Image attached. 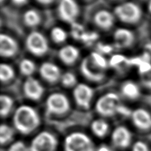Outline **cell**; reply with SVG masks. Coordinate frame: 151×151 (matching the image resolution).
<instances>
[{
	"mask_svg": "<svg viewBox=\"0 0 151 151\" xmlns=\"http://www.w3.org/2000/svg\"><path fill=\"white\" fill-rule=\"evenodd\" d=\"M71 34L75 39L81 41L83 35L86 33V30L83 26L81 24L74 22L71 24Z\"/></svg>",
	"mask_w": 151,
	"mask_h": 151,
	"instance_id": "cell-31",
	"label": "cell"
},
{
	"mask_svg": "<svg viewBox=\"0 0 151 151\" xmlns=\"http://www.w3.org/2000/svg\"><path fill=\"white\" fill-rule=\"evenodd\" d=\"M57 10L60 20L71 24L76 22L80 14L79 5L75 0H60Z\"/></svg>",
	"mask_w": 151,
	"mask_h": 151,
	"instance_id": "cell-9",
	"label": "cell"
},
{
	"mask_svg": "<svg viewBox=\"0 0 151 151\" xmlns=\"http://www.w3.org/2000/svg\"><path fill=\"white\" fill-rule=\"evenodd\" d=\"M63 151H96L97 146L90 136L82 131H73L64 137Z\"/></svg>",
	"mask_w": 151,
	"mask_h": 151,
	"instance_id": "cell-2",
	"label": "cell"
},
{
	"mask_svg": "<svg viewBox=\"0 0 151 151\" xmlns=\"http://www.w3.org/2000/svg\"><path fill=\"white\" fill-rule=\"evenodd\" d=\"M137 67L142 85L151 89V63L143 60Z\"/></svg>",
	"mask_w": 151,
	"mask_h": 151,
	"instance_id": "cell-21",
	"label": "cell"
},
{
	"mask_svg": "<svg viewBox=\"0 0 151 151\" xmlns=\"http://www.w3.org/2000/svg\"><path fill=\"white\" fill-rule=\"evenodd\" d=\"M86 1H90V0H86Z\"/></svg>",
	"mask_w": 151,
	"mask_h": 151,
	"instance_id": "cell-42",
	"label": "cell"
},
{
	"mask_svg": "<svg viewBox=\"0 0 151 151\" xmlns=\"http://www.w3.org/2000/svg\"><path fill=\"white\" fill-rule=\"evenodd\" d=\"M111 145L117 150L130 149L133 143V135L131 131L124 125L116 126L110 136Z\"/></svg>",
	"mask_w": 151,
	"mask_h": 151,
	"instance_id": "cell-5",
	"label": "cell"
},
{
	"mask_svg": "<svg viewBox=\"0 0 151 151\" xmlns=\"http://www.w3.org/2000/svg\"><path fill=\"white\" fill-rule=\"evenodd\" d=\"M127 59L124 55H115L112 57L111 59H110L109 64L111 66L113 67H116L119 66L120 65L124 63H127Z\"/></svg>",
	"mask_w": 151,
	"mask_h": 151,
	"instance_id": "cell-33",
	"label": "cell"
},
{
	"mask_svg": "<svg viewBox=\"0 0 151 151\" xmlns=\"http://www.w3.org/2000/svg\"><path fill=\"white\" fill-rule=\"evenodd\" d=\"M29 146L31 151H57L59 140L52 132L42 131L33 137Z\"/></svg>",
	"mask_w": 151,
	"mask_h": 151,
	"instance_id": "cell-3",
	"label": "cell"
},
{
	"mask_svg": "<svg viewBox=\"0 0 151 151\" xmlns=\"http://www.w3.org/2000/svg\"><path fill=\"white\" fill-rule=\"evenodd\" d=\"M93 90L90 86L80 83L74 89L73 97L76 103L83 109H88L92 101Z\"/></svg>",
	"mask_w": 151,
	"mask_h": 151,
	"instance_id": "cell-10",
	"label": "cell"
},
{
	"mask_svg": "<svg viewBox=\"0 0 151 151\" xmlns=\"http://www.w3.org/2000/svg\"><path fill=\"white\" fill-rule=\"evenodd\" d=\"M120 104L119 98L117 94L108 93L101 96L97 101L96 110L102 117H111L117 114Z\"/></svg>",
	"mask_w": 151,
	"mask_h": 151,
	"instance_id": "cell-6",
	"label": "cell"
},
{
	"mask_svg": "<svg viewBox=\"0 0 151 151\" xmlns=\"http://www.w3.org/2000/svg\"><path fill=\"white\" fill-rule=\"evenodd\" d=\"M41 21V15L35 9H29L24 13L23 21L29 28H36L40 25Z\"/></svg>",
	"mask_w": 151,
	"mask_h": 151,
	"instance_id": "cell-23",
	"label": "cell"
},
{
	"mask_svg": "<svg viewBox=\"0 0 151 151\" xmlns=\"http://www.w3.org/2000/svg\"><path fill=\"white\" fill-rule=\"evenodd\" d=\"M121 93L124 97L131 100H134L139 97L141 95V91L137 83L133 81H127L121 86Z\"/></svg>",
	"mask_w": 151,
	"mask_h": 151,
	"instance_id": "cell-22",
	"label": "cell"
},
{
	"mask_svg": "<svg viewBox=\"0 0 151 151\" xmlns=\"http://www.w3.org/2000/svg\"><path fill=\"white\" fill-rule=\"evenodd\" d=\"M18 51L19 45L17 41L9 35L1 33L0 36V55L2 57H13Z\"/></svg>",
	"mask_w": 151,
	"mask_h": 151,
	"instance_id": "cell-15",
	"label": "cell"
},
{
	"mask_svg": "<svg viewBox=\"0 0 151 151\" xmlns=\"http://www.w3.org/2000/svg\"><path fill=\"white\" fill-rule=\"evenodd\" d=\"M113 38L115 45L120 48H127L133 44L134 36L128 29L119 28L114 32Z\"/></svg>",
	"mask_w": 151,
	"mask_h": 151,
	"instance_id": "cell-16",
	"label": "cell"
},
{
	"mask_svg": "<svg viewBox=\"0 0 151 151\" xmlns=\"http://www.w3.org/2000/svg\"><path fill=\"white\" fill-rule=\"evenodd\" d=\"M99 49L100 50V51H102V52H104V53H109L111 51V48L109 45H103V44H101L99 46Z\"/></svg>",
	"mask_w": 151,
	"mask_h": 151,
	"instance_id": "cell-37",
	"label": "cell"
},
{
	"mask_svg": "<svg viewBox=\"0 0 151 151\" xmlns=\"http://www.w3.org/2000/svg\"><path fill=\"white\" fill-rule=\"evenodd\" d=\"M131 151H151V147L142 140L134 141L130 149Z\"/></svg>",
	"mask_w": 151,
	"mask_h": 151,
	"instance_id": "cell-32",
	"label": "cell"
},
{
	"mask_svg": "<svg viewBox=\"0 0 151 151\" xmlns=\"http://www.w3.org/2000/svg\"><path fill=\"white\" fill-rule=\"evenodd\" d=\"M98 34L96 33V32H87L86 31V33L83 35L82 40L81 41H82L86 44H90L93 43V41H96L98 38Z\"/></svg>",
	"mask_w": 151,
	"mask_h": 151,
	"instance_id": "cell-34",
	"label": "cell"
},
{
	"mask_svg": "<svg viewBox=\"0 0 151 151\" xmlns=\"http://www.w3.org/2000/svg\"><path fill=\"white\" fill-rule=\"evenodd\" d=\"M23 93L31 101H39L44 94V87L39 81L33 77L27 78L23 83Z\"/></svg>",
	"mask_w": 151,
	"mask_h": 151,
	"instance_id": "cell-13",
	"label": "cell"
},
{
	"mask_svg": "<svg viewBox=\"0 0 151 151\" xmlns=\"http://www.w3.org/2000/svg\"><path fill=\"white\" fill-rule=\"evenodd\" d=\"M148 9H149V11L151 13V0H149V4H148Z\"/></svg>",
	"mask_w": 151,
	"mask_h": 151,
	"instance_id": "cell-40",
	"label": "cell"
},
{
	"mask_svg": "<svg viewBox=\"0 0 151 151\" xmlns=\"http://www.w3.org/2000/svg\"><path fill=\"white\" fill-rule=\"evenodd\" d=\"M60 81L62 85L66 88H70L74 86L76 87L77 85V78L76 75L71 72H66L62 75Z\"/></svg>",
	"mask_w": 151,
	"mask_h": 151,
	"instance_id": "cell-29",
	"label": "cell"
},
{
	"mask_svg": "<svg viewBox=\"0 0 151 151\" xmlns=\"http://www.w3.org/2000/svg\"><path fill=\"white\" fill-rule=\"evenodd\" d=\"M4 0H1V4H3V3H4Z\"/></svg>",
	"mask_w": 151,
	"mask_h": 151,
	"instance_id": "cell-41",
	"label": "cell"
},
{
	"mask_svg": "<svg viewBox=\"0 0 151 151\" xmlns=\"http://www.w3.org/2000/svg\"><path fill=\"white\" fill-rule=\"evenodd\" d=\"M90 130L94 136L102 139L108 135L110 127L109 123L106 120L103 118H97L91 122Z\"/></svg>",
	"mask_w": 151,
	"mask_h": 151,
	"instance_id": "cell-19",
	"label": "cell"
},
{
	"mask_svg": "<svg viewBox=\"0 0 151 151\" xmlns=\"http://www.w3.org/2000/svg\"><path fill=\"white\" fill-rule=\"evenodd\" d=\"M15 77V71L13 67L7 63L0 65V79L2 83H7Z\"/></svg>",
	"mask_w": 151,
	"mask_h": 151,
	"instance_id": "cell-26",
	"label": "cell"
},
{
	"mask_svg": "<svg viewBox=\"0 0 151 151\" xmlns=\"http://www.w3.org/2000/svg\"><path fill=\"white\" fill-rule=\"evenodd\" d=\"M19 71L21 73L27 77H32L36 70V65L29 59H23L19 63Z\"/></svg>",
	"mask_w": 151,
	"mask_h": 151,
	"instance_id": "cell-25",
	"label": "cell"
},
{
	"mask_svg": "<svg viewBox=\"0 0 151 151\" xmlns=\"http://www.w3.org/2000/svg\"><path fill=\"white\" fill-rule=\"evenodd\" d=\"M13 125L17 133L25 136L30 135L40 126V118L33 107L21 105L13 114Z\"/></svg>",
	"mask_w": 151,
	"mask_h": 151,
	"instance_id": "cell-1",
	"label": "cell"
},
{
	"mask_svg": "<svg viewBox=\"0 0 151 151\" xmlns=\"http://www.w3.org/2000/svg\"><path fill=\"white\" fill-rule=\"evenodd\" d=\"M96 151H117L111 144H101L97 146Z\"/></svg>",
	"mask_w": 151,
	"mask_h": 151,
	"instance_id": "cell-36",
	"label": "cell"
},
{
	"mask_svg": "<svg viewBox=\"0 0 151 151\" xmlns=\"http://www.w3.org/2000/svg\"><path fill=\"white\" fill-rule=\"evenodd\" d=\"M36 1L41 5H50L51 4H52V3L54 1H55L56 0H36Z\"/></svg>",
	"mask_w": 151,
	"mask_h": 151,
	"instance_id": "cell-39",
	"label": "cell"
},
{
	"mask_svg": "<svg viewBox=\"0 0 151 151\" xmlns=\"http://www.w3.org/2000/svg\"><path fill=\"white\" fill-rule=\"evenodd\" d=\"M114 13L121 21L127 24H135L141 20L142 12L138 5L128 1L117 5Z\"/></svg>",
	"mask_w": 151,
	"mask_h": 151,
	"instance_id": "cell-4",
	"label": "cell"
},
{
	"mask_svg": "<svg viewBox=\"0 0 151 151\" xmlns=\"http://www.w3.org/2000/svg\"><path fill=\"white\" fill-rule=\"evenodd\" d=\"M50 37L56 44H60L66 41L68 34L63 28L60 27H55L50 31Z\"/></svg>",
	"mask_w": 151,
	"mask_h": 151,
	"instance_id": "cell-27",
	"label": "cell"
},
{
	"mask_svg": "<svg viewBox=\"0 0 151 151\" xmlns=\"http://www.w3.org/2000/svg\"><path fill=\"white\" fill-rule=\"evenodd\" d=\"M80 51L77 47L72 45H67L61 48L58 52L60 60L66 65H72L78 61Z\"/></svg>",
	"mask_w": 151,
	"mask_h": 151,
	"instance_id": "cell-18",
	"label": "cell"
},
{
	"mask_svg": "<svg viewBox=\"0 0 151 151\" xmlns=\"http://www.w3.org/2000/svg\"><path fill=\"white\" fill-rule=\"evenodd\" d=\"M28 51L36 57L45 55L48 51V43L42 33L34 31L28 35L25 41Z\"/></svg>",
	"mask_w": 151,
	"mask_h": 151,
	"instance_id": "cell-8",
	"label": "cell"
},
{
	"mask_svg": "<svg viewBox=\"0 0 151 151\" xmlns=\"http://www.w3.org/2000/svg\"><path fill=\"white\" fill-rule=\"evenodd\" d=\"M13 4L17 6H21V5H25L28 1V0H12Z\"/></svg>",
	"mask_w": 151,
	"mask_h": 151,
	"instance_id": "cell-38",
	"label": "cell"
},
{
	"mask_svg": "<svg viewBox=\"0 0 151 151\" xmlns=\"http://www.w3.org/2000/svg\"><path fill=\"white\" fill-rule=\"evenodd\" d=\"M93 21L99 28L103 30H109L114 25L115 17L109 11L101 9L96 13Z\"/></svg>",
	"mask_w": 151,
	"mask_h": 151,
	"instance_id": "cell-17",
	"label": "cell"
},
{
	"mask_svg": "<svg viewBox=\"0 0 151 151\" xmlns=\"http://www.w3.org/2000/svg\"><path fill=\"white\" fill-rule=\"evenodd\" d=\"M89 58L94 65L103 71H105L107 67V62L106 59L100 53L98 52H92L89 56Z\"/></svg>",
	"mask_w": 151,
	"mask_h": 151,
	"instance_id": "cell-28",
	"label": "cell"
},
{
	"mask_svg": "<svg viewBox=\"0 0 151 151\" xmlns=\"http://www.w3.org/2000/svg\"><path fill=\"white\" fill-rule=\"evenodd\" d=\"M39 73L45 81L50 84L56 83L61 79V71L59 67L51 62H45L39 67Z\"/></svg>",
	"mask_w": 151,
	"mask_h": 151,
	"instance_id": "cell-14",
	"label": "cell"
},
{
	"mask_svg": "<svg viewBox=\"0 0 151 151\" xmlns=\"http://www.w3.org/2000/svg\"><path fill=\"white\" fill-rule=\"evenodd\" d=\"M80 71L86 79L91 82H101L106 77L105 71L94 65L89 57L82 60L80 64Z\"/></svg>",
	"mask_w": 151,
	"mask_h": 151,
	"instance_id": "cell-11",
	"label": "cell"
},
{
	"mask_svg": "<svg viewBox=\"0 0 151 151\" xmlns=\"http://www.w3.org/2000/svg\"><path fill=\"white\" fill-rule=\"evenodd\" d=\"M132 112L133 111H131V110L129 109V108L126 107L125 106H124V105H122L121 104L118 107L117 114H120L121 115L126 116V117H127V116H131Z\"/></svg>",
	"mask_w": 151,
	"mask_h": 151,
	"instance_id": "cell-35",
	"label": "cell"
},
{
	"mask_svg": "<svg viewBox=\"0 0 151 151\" xmlns=\"http://www.w3.org/2000/svg\"><path fill=\"white\" fill-rule=\"evenodd\" d=\"M15 129L7 124L3 123L0 126V144L1 147H7L15 141Z\"/></svg>",
	"mask_w": 151,
	"mask_h": 151,
	"instance_id": "cell-20",
	"label": "cell"
},
{
	"mask_svg": "<svg viewBox=\"0 0 151 151\" xmlns=\"http://www.w3.org/2000/svg\"><path fill=\"white\" fill-rule=\"evenodd\" d=\"M14 101L9 95L2 94L0 97V115L1 117H7L13 109Z\"/></svg>",
	"mask_w": 151,
	"mask_h": 151,
	"instance_id": "cell-24",
	"label": "cell"
},
{
	"mask_svg": "<svg viewBox=\"0 0 151 151\" xmlns=\"http://www.w3.org/2000/svg\"><path fill=\"white\" fill-rule=\"evenodd\" d=\"M70 105L67 97L61 93H54L46 101V109L48 114L60 116L69 111Z\"/></svg>",
	"mask_w": 151,
	"mask_h": 151,
	"instance_id": "cell-7",
	"label": "cell"
},
{
	"mask_svg": "<svg viewBox=\"0 0 151 151\" xmlns=\"http://www.w3.org/2000/svg\"><path fill=\"white\" fill-rule=\"evenodd\" d=\"M131 120L137 130L142 132L151 131V114L147 110L138 108L132 112Z\"/></svg>",
	"mask_w": 151,
	"mask_h": 151,
	"instance_id": "cell-12",
	"label": "cell"
},
{
	"mask_svg": "<svg viewBox=\"0 0 151 151\" xmlns=\"http://www.w3.org/2000/svg\"><path fill=\"white\" fill-rule=\"evenodd\" d=\"M7 151H31L29 143L22 140H15L7 147Z\"/></svg>",
	"mask_w": 151,
	"mask_h": 151,
	"instance_id": "cell-30",
	"label": "cell"
}]
</instances>
